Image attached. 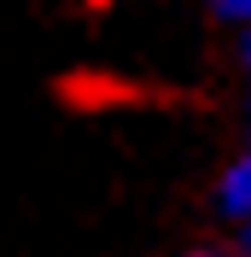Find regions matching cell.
I'll use <instances>...</instances> for the list:
<instances>
[{
    "label": "cell",
    "instance_id": "cell-5",
    "mask_svg": "<svg viewBox=\"0 0 251 257\" xmlns=\"http://www.w3.org/2000/svg\"><path fill=\"white\" fill-rule=\"evenodd\" d=\"M239 245H245V257H251V222H245V228H239Z\"/></svg>",
    "mask_w": 251,
    "mask_h": 257
},
{
    "label": "cell",
    "instance_id": "cell-2",
    "mask_svg": "<svg viewBox=\"0 0 251 257\" xmlns=\"http://www.w3.org/2000/svg\"><path fill=\"white\" fill-rule=\"evenodd\" d=\"M175 257H245V245H239V234L234 240H193V245H181Z\"/></svg>",
    "mask_w": 251,
    "mask_h": 257
},
{
    "label": "cell",
    "instance_id": "cell-4",
    "mask_svg": "<svg viewBox=\"0 0 251 257\" xmlns=\"http://www.w3.org/2000/svg\"><path fill=\"white\" fill-rule=\"evenodd\" d=\"M239 64H245V76H251V24L239 30Z\"/></svg>",
    "mask_w": 251,
    "mask_h": 257
},
{
    "label": "cell",
    "instance_id": "cell-1",
    "mask_svg": "<svg viewBox=\"0 0 251 257\" xmlns=\"http://www.w3.org/2000/svg\"><path fill=\"white\" fill-rule=\"evenodd\" d=\"M210 210H216V222H228L234 234L251 222V141L216 170V181H210Z\"/></svg>",
    "mask_w": 251,
    "mask_h": 257
},
{
    "label": "cell",
    "instance_id": "cell-3",
    "mask_svg": "<svg viewBox=\"0 0 251 257\" xmlns=\"http://www.w3.org/2000/svg\"><path fill=\"white\" fill-rule=\"evenodd\" d=\"M204 6H210V18L228 24V30H245L251 24V0H204Z\"/></svg>",
    "mask_w": 251,
    "mask_h": 257
},
{
    "label": "cell",
    "instance_id": "cell-6",
    "mask_svg": "<svg viewBox=\"0 0 251 257\" xmlns=\"http://www.w3.org/2000/svg\"><path fill=\"white\" fill-rule=\"evenodd\" d=\"M245 117H251V76H245Z\"/></svg>",
    "mask_w": 251,
    "mask_h": 257
}]
</instances>
